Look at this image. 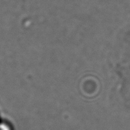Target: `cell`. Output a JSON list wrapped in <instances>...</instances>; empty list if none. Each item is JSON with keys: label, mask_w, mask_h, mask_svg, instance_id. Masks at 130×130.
<instances>
[{"label": "cell", "mask_w": 130, "mask_h": 130, "mask_svg": "<svg viewBox=\"0 0 130 130\" xmlns=\"http://www.w3.org/2000/svg\"><path fill=\"white\" fill-rule=\"evenodd\" d=\"M0 130H11V128L6 123L0 122Z\"/></svg>", "instance_id": "obj_1"}]
</instances>
